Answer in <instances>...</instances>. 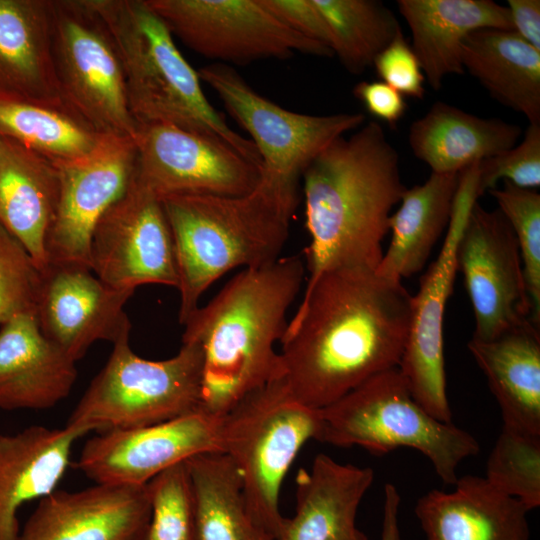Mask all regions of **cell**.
<instances>
[{"instance_id": "6da1fadb", "label": "cell", "mask_w": 540, "mask_h": 540, "mask_svg": "<svg viewBox=\"0 0 540 540\" xmlns=\"http://www.w3.org/2000/svg\"><path fill=\"white\" fill-rule=\"evenodd\" d=\"M412 295L376 269L340 267L306 285L279 351L281 379L312 409L400 364Z\"/></svg>"}, {"instance_id": "7a4b0ae2", "label": "cell", "mask_w": 540, "mask_h": 540, "mask_svg": "<svg viewBox=\"0 0 540 540\" xmlns=\"http://www.w3.org/2000/svg\"><path fill=\"white\" fill-rule=\"evenodd\" d=\"M306 285L340 267L376 269L392 208L402 198L399 154L370 121L341 136L304 170Z\"/></svg>"}, {"instance_id": "3957f363", "label": "cell", "mask_w": 540, "mask_h": 540, "mask_svg": "<svg viewBox=\"0 0 540 540\" xmlns=\"http://www.w3.org/2000/svg\"><path fill=\"white\" fill-rule=\"evenodd\" d=\"M305 267L300 255H291L240 270L182 324V342L197 343L203 356L199 410L220 418L281 377L276 343L287 329Z\"/></svg>"}, {"instance_id": "277c9868", "label": "cell", "mask_w": 540, "mask_h": 540, "mask_svg": "<svg viewBox=\"0 0 540 540\" xmlns=\"http://www.w3.org/2000/svg\"><path fill=\"white\" fill-rule=\"evenodd\" d=\"M161 201L173 239L183 324L220 277L280 258L298 195L296 183L262 171L257 186L242 195L180 194Z\"/></svg>"}, {"instance_id": "5b68a950", "label": "cell", "mask_w": 540, "mask_h": 540, "mask_svg": "<svg viewBox=\"0 0 540 540\" xmlns=\"http://www.w3.org/2000/svg\"><path fill=\"white\" fill-rule=\"evenodd\" d=\"M107 25L124 71L129 108L141 124H167L216 136L261 165L250 139L231 129L208 102L198 72L146 0H90Z\"/></svg>"}, {"instance_id": "8992f818", "label": "cell", "mask_w": 540, "mask_h": 540, "mask_svg": "<svg viewBox=\"0 0 540 540\" xmlns=\"http://www.w3.org/2000/svg\"><path fill=\"white\" fill-rule=\"evenodd\" d=\"M316 440L337 447L359 446L380 456L398 448L418 450L438 477L454 485L459 464L476 456V438L453 422L429 414L412 396L400 370L379 373L320 409Z\"/></svg>"}, {"instance_id": "52a82bcc", "label": "cell", "mask_w": 540, "mask_h": 540, "mask_svg": "<svg viewBox=\"0 0 540 540\" xmlns=\"http://www.w3.org/2000/svg\"><path fill=\"white\" fill-rule=\"evenodd\" d=\"M320 423V410L298 401L281 378L220 418V451L237 469L250 515L275 540L285 520L282 482L305 443L316 440Z\"/></svg>"}, {"instance_id": "ba28073f", "label": "cell", "mask_w": 540, "mask_h": 540, "mask_svg": "<svg viewBox=\"0 0 540 540\" xmlns=\"http://www.w3.org/2000/svg\"><path fill=\"white\" fill-rule=\"evenodd\" d=\"M202 366L197 343L182 342L173 357L149 360L131 349L125 335L113 343L109 359L66 425L103 433L161 423L199 410Z\"/></svg>"}, {"instance_id": "9c48e42d", "label": "cell", "mask_w": 540, "mask_h": 540, "mask_svg": "<svg viewBox=\"0 0 540 540\" xmlns=\"http://www.w3.org/2000/svg\"><path fill=\"white\" fill-rule=\"evenodd\" d=\"M52 55L64 104L100 133L135 140L117 47L90 0H52Z\"/></svg>"}, {"instance_id": "30bf717a", "label": "cell", "mask_w": 540, "mask_h": 540, "mask_svg": "<svg viewBox=\"0 0 540 540\" xmlns=\"http://www.w3.org/2000/svg\"><path fill=\"white\" fill-rule=\"evenodd\" d=\"M172 35L222 64L286 59L299 52L331 57L325 45L284 24L261 0H146Z\"/></svg>"}, {"instance_id": "8fae6325", "label": "cell", "mask_w": 540, "mask_h": 540, "mask_svg": "<svg viewBox=\"0 0 540 540\" xmlns=\"http://www.w3.org/2000/svg\"><path fill=\"white\" fill-rule=\"evenodd\" d=\"M197 72L251 136L262 171L291 183H298L307 166L328 145L366 120L362 113L308 115L289 111L258 94L226 64L212 63Z\"/></svg>"}, {"instance_id": "7c38bea8", "label": "cell", "mask_w": 540, "mask_h": 540, "mask_svg": "<svg viewBox=\"0 0 540 540\" xmlns=\"http://www.w3.org/2000/svg\"><path fill=\"white\" fill-rule=\"evenodd\" d=\"M478 162L460 174L449 226L436 260L412 296L408 337L398 369L413 398L433 417L452 422L444 361L443 320L453 291L457 247L468 214L477 201Z\"/></svg>"}, {"instance_id": "4fadbf2b", "label": "cell", "mask_w": 540, "mask_h": 540, "mask_svg": "<svg viewBox=\"0 0 540 540\" xmlns=\"http://www.w3.org/2000/svg\"><path fill=\"white\" fill-rule=\"evenodd\" d=\"M89 260L90 270L116 290L134 293L146 284L177 288L173 239L162 201L135 175L97 222Z\"/></svg>"}, {"instance_id": "5bb4252c", "label": "cell", "mask_w": 540, "mask_h": 540, "mask_svg": "<svg viewBox=\"0 0 540 540\" xmlns=\"http://www.w3.org/2000/svg\"><path fill=\"white\" fill-rule=\"evenodd\" d=\"M135 178L160 199L170 195H242L261 179V166L219 137L167 124H141Z\"/></svg>"}, {"instance_id": "9a60e30c", "label": "cell", "mask_w": 540, "mask_h": 540, "mask_svg": "<svg viewBox=\"0 0 540 540\" xmlns=\"http://www.w3.org/2000/svg\"><path fill=\"white\" fill-rule=\"evenodd\" d=\"M457 270L475 316L473 338L490 340L532 320L518 243L498 209L473 204L458 242Z\"/></svg>"}, {"instance_id": "2e32d148", "label": "cell", "mask_w": 540, "mask_h": 540, "mask_svg": "<svg viewBox=\"0 0 540 540\" xmlns=\"http://www.w3.org/2000/svg\"><path fill=\"white\" fill-rule=\"evenodd\" d=\"M136 157L134 139L108 135L90 155L57 163L60 195L46 240L48 265L90 269L89 247L94 228L130 185Z\"/></svg>"}, {"instance_id": "e0dca14e", "label": "cell", "mask_w": 540, "mask_h": 540, "mask_svg": "<svg viewBox=\"0 0 540 540\" xmlns=\"http://www.w3.org/2000/svg\"><path fill=\"white\" fill-rule=\"evenodd\" d=\"M220 418L196 410L161 423L98 433L84 444L77 467L97 484L146 485L196 455L221 452Z\"/></svg>"}, {"instance_id": "ac0fdd59", "label": "cell", "mask_w": 540, "mask_h": 540, "mask_svg": "<svg viewBox=\"0 0 540 540\" xmlns=\"http://www.w3.org/2000/svg\"><path fill=\"white\" fill-rule=\"evenodd\" d=\"M132 295L109 287L89 268L48 265L35 316L43 335L77 362L95 342L113 344L129 335L124 306Z\"/></svg>"}, {"instance_id": "d6986e66", "label": "cell", "mask_w": 540, "mask_h": 540, "mask_svg": "<svg viewBox=\"0 0 540 540\" xmlns=\"http://www.w3.org/2000/svg\"><path fill=\"white\" fill-rule=\"evenodd\" d=\"M149 519L147 484L96 483L40 499L17 540H143Z\"/></svg>"}, {"instance_id": "ffe728a7", "label": "cell", "mask_w": 540, "mask_h": 540, "mask_svg": "<svg viewBox=\"0 0 540 540\" xmlns=\"http://www.w3.org/2000/svg\"><path fill=\"white\" fill-rule=\"evenodd\" d=\"M373 481L370 467L317 454L309 470L298 472L295 514L285 518L276 540H368L356 515Z\"/></svg>"}, {"instance_id": "44dd1931", "label": "cell", "mask_w": 540, "mask_h": 540, "mask_svg": "<svg viewBox=\"0 0 540 540\" xmlns=\"http://www.w3.org/2000/svg\"><path fill=\"white\" fill-rule=\"evenodd\" d=\"M76 379V362L43 335L35 313L19 314L0 327L1 409L52 408Z\"/></svg>"}, {"instance_id": "7402d4cb", "label": "cell", "mask_w": 540, "mask_h": 540, "mask_svg": "<svg viewBox=\"0 0 540 540\" xmlns=\"http://www.w3.org/2000/svg\"><path fill=\"white\" fill-rule=\"evenodd\" d=\"M1 101L66 106L52 55V0H0Z\"/></svg>"}, {"instance_id": "603a6c76", "label": "cell", "mask_w": 540, "mask_h": 540, "mask_svg": "<svg viewBox=\"0 0 540 540\" xmlns=\"http://www.w3.org/2000/svg\"><path fill=\"white\" fill-rule=\"evenodd\" d=\"M451 492L431 490L415 505L427 540H529V510L484 477L457 479Z\"/></svg>"}, {"instance_id": "cb8c5ba5", "label": "cell", "mask_w": 540, "mask_h": 540, "mask_svg": "<svg viewBox=\"0 0 540 540\" xmlns=\"http://www.w3.org/2000/svg\"><path fill=\"white\" fill-rule=\"evenodd\" d=\"M89 433L81 427L30 426L0 434V540H17L21 506L55 491L69 464L76 440Z\"/></svg>"}, {"instance_id": "d4e9b609", "label": "cell", "mask_w": 540, "mask_h": 540, "mask_svg": "<svg viewBox=\"0 0 540 540\" xmlns=\"http://www.w3.org/2000/svg\"><path fill=\"white\" fill-rule=\"evenodd\" d=\"M59 195L57 163L0 136V225L24 246L41 271L48 266L46 240Z\"/></svg>"}, {"instance_id": "484cf974", "label": "cell", "mask_w": 540, "mask_h": 540, "mask_svg": "<svg viewBox=\"0 0 540 540\" xmlns=\"http://www.w3.org/2000/svg\"><path fill=\"white\" fill-rule=\"evenodd\" d=\"M412 34V48L434 90L446 76L463 74L461 48L473 31L513 30L507 6L491 0H398Z\"/></svg>"}, {"instance_id": "4316f807", "label": "cell", "mask_w": 540, "mask_h": 540, "mask_svg": "<svg viewBox=\"0 0 540 540\" xmlns=\"http://www.w3.org/2000/svg\"><path fill=\"white\" fill-rule=\"evenodd\" d=\"M468 349L496 398L504 426L540 435V332L531 319Z\"/></svg>"}, {"instance_id": "83f0119b", "label": "cell", "mask_w": 540, "mask_h": 540, "mask_svg": "<svg viewBox=\"0 0 540 540\" xmlns=\"http://www.w3.org/2000/svg\"><path fill=\"white\" fill-rule=\"evenodd\" d=\"M523 131L498 118H482L437 101L409 129L416 158L435 173H458L475 162L514 147Z\"/></svg>"}, {"instance_id": "f1b7e54d", "label": "cell", "mask_w": 540, "mask_h": 540, "mask_svg": "<svg viewBox=\"0 0 540 540\" xmlns=\"http://www.w3.org/2000/svg\"><path fill=\"white\" fill-rule=\"evenodd\" d=\"M464 71L503 106L540 124V51L514 30L484 28L463 41Z\"/></svg>"}, {"instance_id": "f546056e", "label": "cell", "mask_w": 540, "mask_h": 540, "mask_svg": "<svg viewBox=\"0 0 540 540\" xmlns=\"http://www.w3.org/2000/svg\"><path fill=\"white\" fill-rule=\"evenodd\" d=\"M460 174L431 172L423 184L406 188L389 218L392 236L377 273L402 281L422 270L449 226Z\"/></svg>"}, {"instance_id": "4dcf8cb0", "label": "cell", "mask_w": 540, "mask_h": 540, "mask_svg": "<svg viewBox=\"0 0 540 540\" xmlns=\"http://www.w3.org/2000/svg\"><path fill=\"white\" fill-rule=\"evenodd\" d=\"M194 496L197 540H275L252 518L240 476L222 452L186 461Z\"/></svg>"}, {"instance_id": "1f68e13d", "label": "cell", "mask_w": 540, "mask_h": 540, "mask_svg": "<svg viewBox=\"0 0 540 540\" xmlns=\"http://www.w3.org/2000/svg\"><path fill=\"white\" fill-rule=\"evenodd\" d=\"M0 136L13 139L55 163L93 153L108 136L66 106L0 102Z\"/></svg>"}, {"instance_id": "d6a6232c", "label": "cell", "mask_w": 540, "mask_h": 540, "mask_svg": "<svg viewBox=\"0 0 540 540\" xmlns=\"http://www.w3.org/2000/svg\"><path fill=\"white\" fill-rule=\"evenodd\" d=\"M331 33V50L342 65L360 74L401 30L395 14L375 0H313Z\"/></svg>"}, {"instance_id": "836d02e7", "label": "cell", "mask_w": 540, "mask_h": 540, "mask_svg": "<svg viewBox=\"0 0 540 540\" xmlns=\"http://www.w3.org/2000/svg\"><path fill=\"white\" fill-rule=\"evenodd\" d=\"M487 482L529 511L540 505V435L502 425L487 459Z\"/></svg>"}, {"instance_id": "e575fe53", "label": "cell", "mask_w": 540, "mask_h": 540, "mask_svg": "<svg viewBox=\"0 0 540 540\" xmlns=\"http://www.w3.org/2000/svg\"><path fill=\"white\" fill-rule=\"evenodd\" d=\"M510 224L520 251L532 321L540 325V194L503 181L488 192Z\"/></svg>"}, {"instance_id": "d590c367", "label": "cell", "mask_w": 540, "mask_h": 540, "mask_svg": "<svg viewBox=\"0 0 540 540\" xmlns=\"http://www.w3.org/2000/svg\"><path fill=\"white\" fill-rule=\"evenodd\" d=\"M150 519L143 540H197L191 479L185 462L147 484Z\"/></svg>"}, {"instance_id": "8d00e7d4", "label": "cell", "mask_w": 540, "mask_h": 540, "mask_svg": "<svg viewBox=\"0 0 540 540\" xmlns=\"http://www.w3.org/2000/svg\"><path fill=\"white\" fill-rule=\"evenodd\" d=\"M42 271L24 246L0 225V327L13 317L35 313Z\"/></svg>"}, {"instance_id": "74e56055", "label": "cell", "mask_w": 540, "mask_h": 540, "mask_svg": "<svg viewBox=\"0 0 540 540\" xmlns=\"http://www.w3.org/2000/svg\"><path fill=\"white\" fill-rule=\"evenodd\" d=\"M502 181L526 189L540 186V124L530 123L519 144L478 163V198Z\"/></svg>"}, {"instance_id": "f35d334b", "label": "cell", "mask_w": 540, "mask_h": 540, "mask_svg": "<svg viewBox=\"0 0 540 540\" xmlns=\"http://www.w3.org/2000/svg\"><path fill=\"white\" fill-rule=\"evenodd\" d=\"M372 66L375 67L380 81L388 84L404 97L422 99L425 96V76L402 29L376 56Z\"/></svg>"}, {"instance_id": "ab89813d", "label": "cell", "mask_w": 540, "mask_h": 540, "mask_svg": "<svg viewBox=\"0 0 540 540\" xmlns=\"http://www.w3.org/2000/svg\"><path fill=\"white\" fill-rule=\"evenodd\" d=\"M261 3L291 29L331 50L328 24L313 0H261Z\"/></svg>"}, {"instance_id": "60d3db41", "label": "cell", "mask_w": 540, "mask_h": 540, "mask_svg": "<svg viewBox=\"0 0 540 540\" xmlns=\"http://www.w3.org/2000/svg\"><path fill=\"white\" fill-rule=\"evenodd\" d=\"M353 94L369 114L390 127L397 125L408 108L405 97L382 81H361L354 87Z\"/></svg>"}, {"instance_id": "b9f144b4", "label": "cell", "mask_w": 540, "mask_h": 540, "mask_svg": "<svg viewBox=\"0 0 540 540\" xmlns=\"http://www.w3.org/2000/svg\"><path fill=\"white\" fill-rule=\"evenodd\" d=\"M513 30L540 51V1L508 0Z\"/></svg>"}, {"instance_id": "7bdbcfd3", "label": "cell", "mask_w": 540, "mask_h": 540, "mask_svg": "<svg viewBox=\"0 0 540 540\" xmlns=\"http://www.w3.org/2000/svg\"><path fill=\"white\" fill-rule=\"evenodd\" d=\"M401 496L392 483L384 487L381 540H401L399 509Z\"/></svg>"}]
</instances>
